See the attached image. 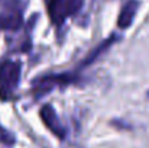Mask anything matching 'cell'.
<instances>
[{
	"mask_svg": "<svg viewBox=\"0 0 149 148\" xmlns=\"http://www.w3.org/2000/svg\"><path fill=\"white\" fill-rule=\"evenodd\" d=\"M23 0H0V31H17L23 25Z\"/></svg>",
	"mask_w": 149,
	"mask_h": 148,
	"instance_id": "cell-1",
	"label": "cell"
},
{
	"mask_svg": "<svg viewBox=\"0 0 149 148\" xmlns=\"http://www.w3.org/2000/svg\"><path fill=\"white\" fill-rule=\"evenodd\" d=\"M20 62L13 60L0 61V99L7 100L20 80Z\"/></svg>",
	"mask_w": 149,
	"mask_h": 148,
	"instance_id": "cell-2",
	"label": "cell"
},
{
	"mask_svg": "<svg viewBox=\"0 0 149 148\" xmlns=\"http://www.w3.org/2000/svg\"><path fill=\"white\" fill-rule=\"evenodd\" d=\"M83 4L84 0H47L48 13L55 25H62L68 16L77 15Z\"/></svg>",
	"mask_w": 149,
	"mask_h": 148,
	"instance_id": "cell-3",
	"label": "cell"
},
{
	"mask_svg": "<svg viewBox=\"0 0 149 148\" xmlns=\"http://www.w3.org/2000/svg\"><path fill=\"white\" fill-rule=\"evenodd\" d=\"M75 81V76L71 73H62V74H48L44 77H39L33 81V93L41 97L44 95L51 93L55 87H64L67 84H71Z\"/></svg>",
	"mask_w": 149,
	"mask_h": 148,
	"instance_id": "cell-4",
	"label": "cell"
},
{
	"mask_svg": "<svg viewBox=\"0 0 149 148\" xmlns=\"http://www.w3.org/2000/svg\"><path fill=\"white\" fill-rule=\"evenodd\" d=\"M39 115H41V119H42V122L45 123V126L49 129L55 137H58L59 140H64V138H65V135H67L65 128H64V125L61 123V121H59V118H58L55 109H54L51 105L42 106Z\"/></svg>",
	"mask_w": 149,
	"mask_h": 148,
	"instance_id": "cell-5",
	"label": "cell"
},
{
	"mask_svg": "<svg viewBox=\"0 0 149 148\" xmlns=\"http://www.w3.org/2000/svg\"><path fill=\"white\" fill-rule=\"evenodd\" d=\"M139 9V1L138 0H129L127 3H125V6L120 10L119 19H117V26L120 29H126L132 25L136 13Z\"/></svg>",
	"mask_w": 149,
	"mask_h": 148,
	"instance_id": "cell-6",
	"label": "cell"
},
{
	"mask_svg": "<svg viewBox=\"0 0 149 148\" xmlns=\"http://www.w3.org/2000/svg\"><path fill=\"white\" fill-rule=\"evenodd\" d=\"M116 39H117V36H116V35H111L110 38L104 39V41H103L100 45H97L96 48L93 49V51H91V52H90V54H88V55H87V57L83 60V62H81V67H87V65L93 64L96 60H99L100 55H101L103 52H106L107 49L110 48V47H111V44H113Z\"/></svg>",
	"mask_w": 149,
	"mask_h": 148,
	"instance_id": "cell-7",
	"label": "cell"
},
{
	"mask_svg": "<svg viewBox=\"0 0 149 148\" xmlns=\"http://www.w3.org/2000/svg\"><path fill=\"white\" fill-rule=\"evenodd\" d=\"M0 142H1L3 145H7V147H12V145H15V142H16L15 135H13L9 129H6L4 126H1V125H0Z\"/></svg>",
	"mask_w": 149,
	"mask_h": 148,
	"instance_id": "cell-8",
	"label": "cell"
}]
</instances>
